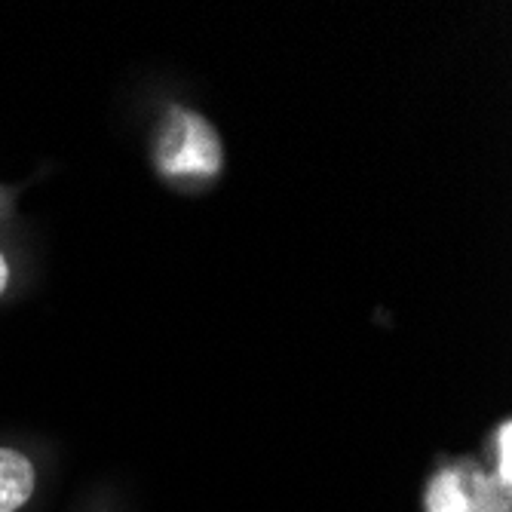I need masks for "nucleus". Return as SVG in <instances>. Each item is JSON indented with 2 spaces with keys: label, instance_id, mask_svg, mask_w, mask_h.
I'll list each match as a JSON object with an SVG mask.
<instances>
[{
  "label": "nucleus",
  "instance_id": "obj_1",
  "mask_svg": "<svg viewBox=\"0 0 512 512\" xmlns=\"http://www.w3.org/2000/svg\"><path fill=\"white\" fill-rule=\"evenodd\" d=\"M160 132L157 166L166 175H215L221 169L224 151L209 120L175 108Z\"/></svg>",
  "mask_w": 512,
  "mask_h": 512
},
{
  "label": "nucleus",
  "instance_id": "obj_2",
  "mask_svg": "<svg viewBox=\"0 0 512 512\" xmlns=\"http://www.w3.org/2000/svg\"><path fill=\"white\" fill-rule=\"evenodd\" d=\"M424 506L427 512H509L512 488L500 485V479L485 473L479 463L463 460L430 479Z\"/></svg>",
  "mask_w": 512,
  "mask_h": 512
},
{
  "label": "nucleus",
  "instance_id": "obj_3",
  "mask_svg": "<svg viewBox=\"0 0 512 512\" xmlns=\"http://www.w3.org/2000/svg\"><path fill=\"white\" fill-rule=\"evenodd\" d=\"M37 488V470L28 454L0 448V512H19Z\"/></svg>",
  "mask_w": 512,
  "mask_h": 512
},
{
  "label": "nucleus",
  "instance_id": "obj_4",
  "mask_svg": "<svg viewBox=\"0 0 512 512\" xmlns=\"http://www.w3.org/2000/svg\"><path fill=\"white\" fill-rule=\"evenodd\" d=\"M494 476L500 479V485L512 488V424L503 421L497 427V470Z\"/></svg>",
  "mask_w": 512,
  "mask_h": 512
},
{
  "label": "nucleus",
  "instance_id": "obj_5",
  "mask_svg": "<svg viewBox=\"0 0 512 512\" xmlns=\"http://www.w3.org/2000/svg\"><path fill=\"white\" fill-rule=\"evenodd\" d=\"M7 279H10V267H7L4 255H0V292H4V286H7Z\"/></svg>",
  "mask_w": 512,
  "mask_h": 512
}]
</instances>
